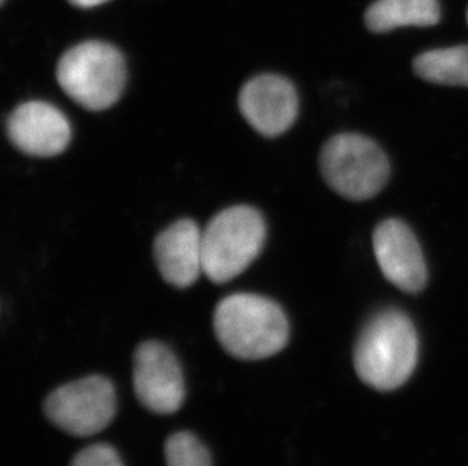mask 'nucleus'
Masks as SVG:
<instances>
[{
	"label": "nucleus",
	"instance_id": "1",
	"mask_svg": "<svg viewBox=\"0 0 468 466\" xmlns=\"http://www.w3.org/2000/svg\"><path fill=\"white\" fill-rule=\"evenodd\" d=\"M214 332L221 347L241 361H261L282 352L290 338L283 309L257 294H232L217 304Z\"/></svg>",
	"mask_w": 468,
	"mask_h": 466
},
{
	"label": "nucleus",
	"instance_id": "2",
	"mask_svg": "<svg viewBox=\"0 0 468 466\" xmlns=\"http://www.w3.org/2000/svg\"><path fill=\"white\" fill-rule=\"evenodd\" d=\"M419 357L416 327L407 313L387 309L367 323L355 347V370L378 391L402 387Z\"/></svg>",
	"mask_w": 468,
	"mask_h": 466
},
{
	"label": "nucleus",
	"instance_id": "3",
	"mask_svg": "<svg viewBox=\"0 0 468 466\" xmlns=\"http://www.w3.org/2000/svg\"><path fill=\"white\" fill-rule=\"evenodd\" d=\"M57 80L62 91L90 111L114 105L126 84V64L114 46L85 41L69 48L58 62Z\"/></svg>",
	"mask_w": 468,
	"mask_h": 466
},
{
	"label": "nucleus",
	"instance_id": "4",
	"mask_svg": "<svg viewBox=\"0 0 468 466\" xmlns=\"http://www.w3.org/2000/svg\"><path fill=\"white\" fill-rule=\"evenodd\" d=\"M267 228L255 207L239 205L218 212L202 232L204 274L226 283L246 271L264 247Z\"/></svg>",
	"mask_w": 468,
	"mask_h": 466
},
{
	"label": "nucleus",
	"instance_id": "5",
	"mask_svg": "<svg viewBox=\"0 0 468 466\" xmlns=\"http://www.w3.org/2000/svg\"><path fill=\"white\" fill-rule=\"evenodd\" d=\"M323 179L343 197L363 202L387 185L389 163L384 150L359 133H340L320 154Z\"/></svg>",
	"mask_w": 468,
	"mask_h": 466
},
{
	"label": "nucleus",
	"instance_id": "6",
	"mask_svg": "<svg viewBox=\"0 0 468 466\" xmlns=\"http://www.w3.org/2000/svg\"><path fill=\"white\" fill-rule=\"evenodd\" d=\"M117 412V394L111 380L90 376L57 387L45 401V414L67 435L89 438L105 430Z\"/></svg>",
	"mask_w": 468,
	"mask_h": 466
},
{
	"label": "nucleus",
	"instance_id": "7",
	"mask_svg": "<svg viewBox=\"0 0 468 466\" xmlns=\"http://www.w3.org/2000/svg\"><path fill=\"white\" fill-rule=\"evenodd\" d=\"M133 391L144 409L176 414L186 400V383L175 353L159 341L140 344L133 355Z\"/></svg>",
	"mask_w": 468,
	"mask_h": 466
},
{
	"label": "nucleus",
	"instance_id": "8",
	"mask_svg": "<svg viewBox=\"0 0 468 466\" xmlns=\"http://www.w3.org/2000/svg\"><path fill=\"white\" fill-rule=\"evenodd\" d=\"M239 105L244 119L264 137L287 132L299 114V96L290 80L278 75H261L239 91Z\"/></svg>",
	"mask_w": 468,
	"mask_h": 466
},
{
	"label": "nucleus",
	"instance_id": "9",
	"mask_svg": "<svg viewBox=\"0 0 468 466\" xmlns=\"http://www.w3.org/2000/svg\"><path fill=\"white\" fill-rule=\"evenodd\" d=\"M373 250L385 279L399 290L416 294L426 286L428 270L423 251L403 221H382L373 233Z\"/></svg>",
	"mask_w": 468,
	"mask_h": 466
},
{
	"label": "nucleus",
	"instance_id": "10",
	"mask_svg": "<svg viewBox=\"0 0 468 466\" xmlns=\"http://www.w3.org/2000/svg\"><path fill=\"white\" fill-rule=\"evenodd\" d=\"M6 133L20 152L36 158H52L62 154L71 140L66 115L40 101L18 105L8 117Z\"/></svg>",
	"mask_w": 468,
	"mask_h": 466
},
{
	"label": "nucleus",
	"instance_id": "11",
	"mask_svg": "<svg viewBox=\"0 0 468 466\" xmlns=\"http://www.w3.org/2000/svg\"><path fill=\"white\" fill-rule=\"evenodd\" d=\"M154 255L168 285L190 288L204 274L202 230L188 218L173 223L156 237Z\"/></svg>",
	"mask_w": 468,
	"mask_h": 466
},
{
	"label": "nucleus",
	"instance_id": "12",
	"mask_svg": "<svg viewBox=\"0 0 468 466\" xmlns=\"http://www.w3.org/2000/svg\"><path fill=\"white\" fill-rule=\"evenodd\" d=\"M441 18L438 0H376L367 9L366 26L375 34L398 27L435 26Z\"/></svg>",
	"mask_w": 468,
	"mask_h": 466
},
{
	"label": "nucleus",
	"instance_id": "13",
	"mask_svg": "<svg viewBox=\"0 0 468 466\" xmlns=\"http://www.w3.org/2000/svg\"><path fill=\"white\" fill-rule=\"evenodd\" d=\"M412 67L419 78L432 84L468 87V45L421 53Z\"/></svg>",
	"mask_w": 468,
	"mask_h": 466
},
{
	"label": "nucleus",
	"instance_id": "14",
	"mask_svg": "<svg viewBox=\"0 0 468 466\" xmlns=\"http://www.w3.org/2000/svg\"><path fill=\"white\" fill-rule=\"evenodd\" d=\"M164 453L167 466H212L208 449L190 431H177L168 436Z\"/></svg>",
	"mask_w": 468,
	"mask_h": 466
},
{
	"label": "nucleus",
	"instance_id": "15",
	"mask_svg": "<svg viewBox=\"0 0 468 466\" xmlns=\"http://www.w3.org/2000/svg\"><path fill=\"white\" fill-rule=\"evenodd\" d=\"M70 466H124L114 447L108 444H93L80 450Z\"/></svg>",
	"mask_w": 468,
	"mask_h": 466
},
{
	"label": "nucleus",
	"instance_id": "16",
	"mask_svg": "<svg viewBox=\"0 0 468 466\" xmlns=\"http://www.w3.org/2000/svg\"><path fill=\"white\" fill-rule=\"evenodd\" d=\"M69 2L75 5V6H80V8H94V6L105 4L108 0H69Z\"/></svg>",
	"mask_w": 468,
	"mask_h": 466
},
{
	"label": "nucleus",
	"instance_id": "17",
	"mask_svg": "<svg viewBox=\"0 0 468 466\" xmlns=\"http://www.w3.org/2000/svg\"><path fill=\"white\" fill-rule=\"evenodd\" d=\"M467 23H468V9H467Z\"/></svg>",
	"mask_w": 468,
	"mask_h": 466
},
{
	"label": "nucleus",
	"instance_id": "18",
	"mask_svg": "<svg viewBox=\"0 0 468 466\" xmlns=\"http://www.w3.org/2000/svg\"><path fill=\"white\" fill-rule=\"evenodd\" d=\"M2 2H4V0H2Z\"/></svg>",
	"mask_w": 468,
	"mask_h": 466
}]
</instances>
